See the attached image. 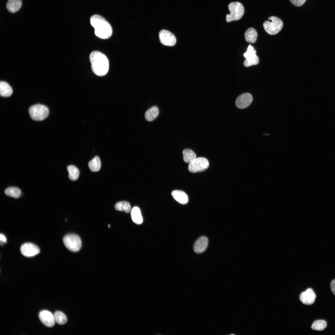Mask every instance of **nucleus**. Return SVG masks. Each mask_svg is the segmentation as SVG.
Wrapping results in <instances>:
<instances>
[{
	"label": "nucleus",
	"instance_id": "1",
	"mask_svg": "<svg viewBox=\"0 0 335 335\" xmlns=\"http://www.w3.org/2000/svg\"><path fill=\"white\" fill-rule=\"evenodd\" d=\"M89 59L92 69L94 74L99 76H103L107 73L109 61L104 54L98 51H93L90 54Z\"/></svg>",
	"mask_w": 335,
	"mask_h": 335
},
{
	"label": "nucleus",
	"instance_id": "2",
	"mask_svg": "<svg viewBox=\"0 0 335 335\" xmlns=\"http://www.w3.org/2000/svg\"><path fill=\"white\" fill-rule=\"evenodd\" d=\"M90 20L97 37L101 39H106L111 36L112 33V27L104 17L98 15H95L91 16Z\"/></svg>",
	"mask_w": 335,
	"mask_h": 335
},
{
	"label": "nucleus",
	"instance_id": "3",
	"mask_svg": "<svg viewBox=\"0 0 335 335\" xmlns=\"http://www.w3.org/2000/svg\"><path fill=\"white\" fill-rule=\"evenodd\" d=\"M268 19L271 21L266 20L263 23V27L265 30L270 35L277 34L283 27V21L279 18L275 16L269 17Z\"/></svg>",
	"mask_w": 335,
	"mask_h": 335
},
{
	"label": "nucleus",
	"instance_id": "4",
	"mask_svg": "<svg viewBox=\"0 0 335 335\" xmlns=\"http://www.w3.org/2000/svg\"><path fill=\"white\" fill-rule=\"evenodd\" d=\"M228 9L230 14L226 16V20L228 22L239 20L243 16L244 12L243 5L239 2L230 3L228 5Z\"/></svg>",
	"mask_w": 335,
	"mask_h": 335
},
{
	"label": "nucleus",
	"instance_id": "5",
	"mask_svg": "<svg viewBox=\"0 0 335 335\" xmlns=\"http://www.w3.org/2000/svg\"><path fill=\"white\" fill-rule=\"evenodd\" d=\"M29 112L30 117L35 121H42L46 118L49 114L48 107L44 105L36 104L30 107Z\"/></svg>",
	"mask_w": 335,
	"mask_h": 335
},
{
	"label": "nucleus",
	"instance_id": "6",
	"mask_svg": "<svg viewBox=\"0 0 335 335\" xmlns=\"http://www.w3.org/2000/svg\"><path fill=\"white\" fill-rule=\"evenodd\" d=\"M63 241L65 247L73 252L78 251L82 247L81 239L76 234H67L63 238Z\"/></svg>",
	"mask_w": 335,
	"mask_h": 335
},
{
	"label": "nucleus",
	"instance_id": "7",
	"mask_svg": "<svg viewBox=\"0 0 335 335\" xmlns=\"http://www.w3.org/2000/svg\"><path fill=\"white\" fill-rule=\"evenodd\" d=\"M209 165L208 161L206 158L199 157L189 163L188 170L192 173L202 172L207 169Z\"/></svg>",
	"mask_w": 335,
	"mask_h": 335
},
{
	"label": "nucleus",
	"instance_id": "8",
	"mask_svg": "<svg viewBox=\"0 0 335 335\" xmlns=\"http://www.w3.org/2000/svg\"><path fill=\"white\" fill-rule=\"evenodd\" d=\"M256 53V51L253 47L249 45L247 51L243 54L244 56L246 58L243 63L244 66L249 67L259 63V59Z\"/></svg>",
	"mask_w": 335,
	"mask_h": 335
},
{
	"label": "nucleus",
	"instance_id": "9",
	"mask_svg": "<svg viewBox=\"0 0 335 335\" xmlns=\"http://www.w3.org/2000/svg\"><path fill=\"white\" fill-rule=\"evenodd\" d=\"M159 38L163 45L170 47L174 46L176 42L175 36L170 32L165 29L161 30L159 33Z\"/></svg>",
	"mask_w": 335,
	"mask_h": 335
},
{
	"label": "nucleus",
	"instance_id": "10",
	"mask_svg": "<svg viewBox=\"0 0 335 335\" xmlns=\"http://www.w3.org/2000/svg\"><path fill=\"white\" fill-rule=\"evenodd\" d=\"M20 250L22 254L27 257L34 256L40 252V249L37 246L30 243L23 244L21 246Z\"/></svg>",
	"mask_w": 335,
	"mask_h": 335
},
{
	"label": "nucleus",
	"instance_id": "11",
	"mask_svg": "<svg viewBox=\"0 0 335 335\" xmlns=\"http://www.w3.org/2000/svg\"><path fill=\"white\" fill-rule=\"evenodd\" d=\"M38 317L42 323L48 327L53 326L55 324V320L53 314L47 310H44L40 312Z\"/></svg>",
	"mask_w": 335,
	"mask_h": 335
},
{
	"label": "nucleus",
	"instance_id": "12",
	"mask_svg": "<svg viewBox=\"0 0 335 335\" xmlns=\"http://www.w3.org/2000/svg\"><path fill=\"white\" fill-rule=\"evenodd\" d=\"M252 101L251 95L248 93H245L241 94L237 98L235 104L238 108L243 109L248 107Z\"/></svg>",
	"mask_w": 335,
	"mask_h": 335
},
{
	"label": "nucleus",
	"instance_id": "13",
	"mask_svg": "<svg viewBox=\"0 0 335 335\" xmlns=\"http://www.w3.org/2000/svg\"><path fill=\"white\" fill-rule=\"evenodd\" d=\"M315 294L313 289L310 288L302 293L300 296L301 301L303 303L307 305L313 304L315 301Z\"/></svg>",
	"mask_w": 335,
	"mask_h": 335
},
{
	"label": "nucleus",
	"instance_id": "14",
	"mask_svg": "<svg viewBox=\"0 0 335 335\" xmlns=\"http://www.w3.org/2000/svg\"><path fill=\"white\" fill-rule=\"evenodd\" d=\"M208 244L207 237L202 236L199 237L195 242L194 246V252L198 253H201L206 249Z\"/></svg>",
	"mask_w": 335,
	"mask_h": 335
},
{
	"label": "nucleus",
	"instance_id": "15",
	"mask_svg": "<svg viewBox=\"0 0 335 335\" xmlns=\"http://www.w3.org/2000/svg\"><path fill=\"white\" fill-rule=\"evenodd\" d=\"M173 198L177 202L182 204L187 203L188 198L187 194L183 191L180 190H174L172 192Z\"/></svg>",
	"mask_w": 335,
	"mask_h": 335
},
{
	"label": "nucleus",
	"instance_id": "16",
	"mask_svg": "<svg viewBox=\"0 0 335 335\" xmlns=\"http://www.w3.org/2000/svg\"><path fill=\"white\" fill-rule=\"evenodd\" d=\"M22 4L21 0H8L6 7L9 11L15 13L20 8Z\"/></svg>",
	"mask_w": 335,
	"mask_h": 335
},
{
	"label": "nucleus",
	"instance_id": "17",
	"mask_svg": "<svg viewBox=\"0 0 335 335\" xmlns=\"http://www.w3.org/2000/svg\"><path fill=\"white\" fill-rule=\"evenodd\" d=\"M13 92L11 86L7 83L3 81L0 83V94L3 97L10 96Z\"/></svg>",
	"mask_w": 335,
	"mask_h": 335
},
{
	"label": "nucleus",
	"instance_id": "18",
	"mask_svg": "<svg viewBox=\"0 0 335 335\" xmlns=\"http://www.w3.org/2000/svg\"><path fill=\"white\" fill-rule=\"evenodd\" d=\"M131 216L133 222L137 224H141L143 221V218L140 208L135 207L132 209Z\"/></svg>",
	"mask_w": 335,
	"mask_h": 335
},
{
	"label": "nucleus",
	"instance_id": "19",
	"mask_svg": "<svg viewBox=\"0 0 335 335\" xmlns=\"http://www.w3.org/2000/svg\"><path fill=\"white\" fill-rule=\"evenodd\" d=\"M257 36L256 31L252 28L248 29L244 34V37L246 41L251 43H254L256 42Z\"/></svg>",
	"mask_w": 335,
	"mask_h": 335
},
{
	"label": "nucleus",
	"instance_id": "20",
	"mask_svg": "<svg viewBox=\"0 0 335 335\" xmlns=\"http://www.w3.org/2000/svg\"><path fill=\"white\" fill-rule=\"evenodd\" d=\"M159 110L156 106H153L149 109L145 113V117L148 121H151L155 119L159 115Z\"/></svg>",
	"mask_w": 335,
	"mask_h": 335
},
{
	"label": "nucleus",
	"instance_id": "21",
	"mask_svg": "<svg viewBox=\"0 0 335 335\" xmlns=\"http://www.w3.org/2000/svg\"><path fill=\"white\" fill-rule=\"evenodd\" d=\"M183 159L184 161L187 163H190L196 158V155L194 152L190 149H185L182 152Z\"/></svg>",
	"mask_w": 335,
	"mask_h": 335
},
{
	"label": "nucleus",
	"instance_id": "22",
	"mask_svg": "<svg viewBox=\"0 0 335 335\" xmlns=\"http://www.w3.org/2000/svg\"><path fill=\"white\" fill-rule=\"evenodd\" d=\"M88 167L91 171L93 172H98L100 169L101 163L99 157L96 156L88 163Z\"/></svg>",
	"mask_w": 335,
	"mask_h": 335
},
{
	"label": "nucleus",
	"instance_id": "23",
	"mask_svg": "<svg viewBox=\"0 0 335 335\" xmlns=\"http://www.w3.org/2000/svg\"><path fill=\"white\" fill-rule=\"evenodd\" d=\"M69 173V177L72 181H75L78 179L79 175V172L78 168L73 165H70L67 167Z\"/></svg>",
	"mask_w": 335,
	"mask_h": 335
},
{
	"label": "nucleus",
	"instance_id": "24",
	"mask_svg": "<svg viewBox=\"0 0 335 335\" xmlns=\"http://www.w3.org/2000/svg\"><path fill=\"white\" fill-rule=\"evenodd\" d=\"M116 210L124 211L128 213L130 211L131 207L129 203L125 201H120L117 203L114 206Z\"/></svg>",
	"mask_w": 335,
	"mask_h": 335
},
{
	"label": "nucleus",
	"instance_id": "25",
	"mask_svg": "<svg viewBox=\"0 0 335 335\" xmlns=\"http://www.w3.org/2000/svg\"><path fill=\"white\" fill-rule=\"evenodd\" d=\"M53 315L55 322L58 324L63 325L67 322V317L62 312L57 311L54 313Z\"/></svg>",
	"mask_w": 335,
	"mask_h": 335
},
{
	"label": "nucleus",
	"instance_id": "26",
	"mask_svg": "<svg viewBox=\"0 0 335 335\" xmlns=\"http://www.w3.org/2000/svg\"><path fill=\"white\" fill-rule=\"evenodd\" d=\"M5 194L9 196L17 198L19 197L21 194V191L18 188L11 187L8 188L5 190Z\"/></svg>",
	"mask_w": 335,
	"mask_h": 335
},
{
	"label": "nucleus",
	"instance_id": "27",
	"mask_svg": "<svg viewBox=\"0 0 335 335\" xmlns=\"http://www.w3.org/2000/svg\"><path fill=\"white\" fill-rule=\"evenodd\" d=\"M326 322L323 320H318L315 321L311 326L312 329L317 331H322L326 327Z\"/></svg>",
	"mask_w": 335,
	"mask_h": 335
},
{
	"label": "nucleus",
	"instance_id": "28",
	"mask_svg": "<svg viewBox=\"0 0 335 335\" xmlns=\"http://www.w3.org/2000/svg\"><path fill=\"white\" fill-rule=\"evenodd\" d=\"M306 0H289L293 5L297 7H300L303 5Z\"/></svg>",
	"mask_w": 335,
	"mask_h": 335
},
{
	"label": "nucleus",
	"instance_id": "29",
	"mask_svg": "<svg viewBox=\"0 0 335 335\" xmlns=\"http://www.w3.org/2000/svg\"><path fill=\"white\" fill-rule=\"evenodd\" d=\"M330 288L332 293L335 295V279L332 280L331 282Z\"/></svg>",
	"mask_w": 335,
	"mask_h": 335
},
{
	"label": "nucleus",
	"instance_id": "30",
	"mask_svg": "<svg viewBox=\"0 0 335 335\" xmlns=\"http://www.w3.org/2000/svg\"><path fill=\"white\" fill-rule=\"evenodd\" d=\"M0 240L1 244H3L6 243L7 239L6 236L3 234L1 233L0 235Z\"/></svg>",
	"mask_w": 335,
	"mask_h": 335
},
{
	"label": "nucleus",
	"instance_id": "31",
	"mask_svg": "<svg viewBox=\"0 0 335 335\" xmlns=\"http://www.w3.org/2000/svg\"><path fill=\"white\" fill-rule=\"evenodd\" d=\"M108 226L109 228H110V225L109 224Z\"/></svg>",
	"mask_w": 335,
	"mask_h": 335
}]
</instances>
